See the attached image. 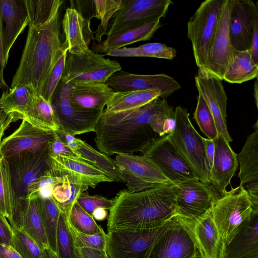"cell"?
<instances>
[{"label": "cell", "mask_w": 258, "mask_h": 258, "mask_svg": "<svg viewBox=\"0 0 258 258\" xmlns=\"http://www.w3.org/2000/svg\"><path fill=\"white\" fill-rule=\"evenodd\" d=\"M112 200L107 231L154 228L162 226L176 214L174 184L137 192L123 189Z\"/></svg>", "instance_id": "6da1fadb"}, {"label": "cell", "mask_w": 258, "mask_h": 258, "mask_svg": "<svg viewBox=\"0 0 258 258\" xmlns=\"http://www.w3.org/2000/svg\"><path fill=\"white\" fill-rule=\"evenodd\" d=\"M163 101L157 98L143 106L127 110H104L94 132L99 151L108 156L141 152L156 136L153 135L149 123Z\"/></svg>", "instance_id": "7a4b0ae2"}, {"label": "cell", "mask_w": 258, "mask_h": 258, "mask_svg": "<svg viewBox=\"0 0 258 258\" xmlns=\"http://www.w3.org/2000/svg\"><path fill=\"white\" fill-rule=\"evenodd\" d=\"M60 10L44 24L28 26L25 45L11 88L25 85L40 95L54 66L67 50L60 40Z\"/></svg>", "instance_id": "3957f363"}, {"label": "cell", "mask_w": 258, "mask_h": 258, "mask_svg": "<svg viewBox=\"0 0 258 258\" xmlns=\"http://www.w3.org/2000/svg\"><path fill=\"white\" fill-rule=\"evenodd\" d=\"M176 124L169 138L192 170L196 178L210 185V170L207 160L204 138L196 131L186 109L177 106Z\"/></svg>", "instance_id": "277c9868"}, {"label": "cell", "mask_w": 258, "mask_h": 258, "mask_svg": "<svg viewBox=\"0 0 258 258\" xmlns=\"http://www.w3.org/2000/svg\"><path fill=\"white\" fill-rule=\"evenodd\" d=\"M211 211L222 244H227L251 217L253 209L246 189L239 185L218 197Z\"/></svg>", "instance_id": "5b68a950"}, {"label": "cell", "mask_w": 258, "mask_h": 258, "mask_svg": "<svg viewBox=\"0 0 258 258\" xmlns=\"http://www.w3.org/2000/svg\"><path fill=\"white\" fill-rule=\"evenodd\" d=\"M176 224L174 216L162 226L154 228L107 231L106 253L109 258H148L155 242Z\"/></svg>", "instance_id": "8992f818"}, {"label": "cell", "mask_w": 258, "mask_h": 258, "mask_svg": "<svg viewBox=\"0 0 258 258\" xmlns=\"http://www.w3.org/2000/svg\"><path fill=\"white\" fill-rule=\"evenodd\" d=\"M224 1L203 2L187 22V37L191 42L194 56L198 68H205L206 66Z\"/></svg>", "instance_id": "52a82bcc"}, {"label": "cell", "mask_w": 258, "mask_h": 258, "mask_svg": "<svg viewBox=\"0 0 258 258\" xmlns=\"http://www.w3.org/2000/svg\"><path fill=\"white\" fill-rule=\"evenodd\" d=\"M104 56L90 49L80 54L67 53L60 81L64 84L106 83L113 74L121 70V67L118 61Z\"/></svg>", "instance_id": "ba28073f"}, {"label": "cell", "mask_w": 258, "mask_h": 258, "mask_svg": "<svg viewBox=\"0 0 258 258\" xmlns=\"http://www.w3.org/2000/svg\"><path fill=\"white\" fill-rule=\"evenodd\" d=\"M51 104L59 130L74 135L94 132L103 111H88L74 106L69 97L68 84L59 82L52 97Z\"/></svg>", "instance_id": "9c48e42d"}, {"label": "cell", "mask_w": 258, "mask_h": 258, "mask_svg": "<svg viewBox=\"0 0 258 258\" xmlns=\"http://www.w3.org/2000/svg\"><path fill=\"white\" fill-rule=\"evenodd\" d=\"M170 0H124L106 33L107 37L165 17Z\"/></svg>", "instance_id": "30bf717a"}, {"label": "cell", "mask_w": 258, "mask_h": 258, "mask_svg": "<svg viewBox=\"0 0 258 258\" xmlns=\"http://www.w3.org/2000/svg\"><path fill=\"white\" fill-rule=\"evenodd\" d=\"M173 184L197 178L190 166L170 140L156 136L141 152Z\"/></svg>", "instance_id": "8fae6325"}, {"label": "cell", "mask_w": 258, "mask_h": 258, "mask_svg": "<svg viewBox=\"0 0 258 258\" xmlns=\"http://www.w3.org/2000/svg\"><path fill=\"white\" fill-rule=\"evenodd\" d=\"M116 161L127 190L137 192L161 185L173 184L147 156L119 154Z\"/></svg>", "instance_id": "7c38bea8"}, {"label": "cell", "mask_w": 258, "mask_h": 258, "mask_svg": "<svg viewBox=\"0 0 258 258\" xmlns=\"http://www.w3.org/2000/svg\"><path fill=\"white\" fill-rule=\"evenodd\" d=\"M195 80L199 94L205 100L214 117L218 136L229 144L233 139L227 129V96L222 80L203 67L198 68Z\"/></svg>", "instance_id": "4fadbf2b"}, {"label": "cell", "mask_w": 258, "mask_h": 258, "mask_svg": "<svg viewBox=\"0 0 258 258\" xmlns=\"http://www.w3.org/2000/svg\"><path fill=\"white\" fill-rule=\"evenodd\" d=\"M176 193V214L193 219L201 217L211 210L217 198L212 188L197 178L174 184Z\"/></svg>", "instance_id": "5bb4252c"}, {"label": "cell", "mask_w": 258, "mask_h": 258, "mask_svg": "<svg viewBox=\"0 0 258 258\" xmlns=\"http://www.w3.org/2000/svg\"><path fill=\"white\" fill-rule=\"evenodd\" d=\"M55 137V132L43 130L23 119L13 134L2 140L0 154L8 161L23 153L43 152Z\"/></svg>", "instance_id": "9a60e30c"}, {"label": "cell", "mask_w": 258, "mask_h": 258, "mask_svg": "<svg viewBox=\"0 0 258 258\" xmlns=\"http://www.w3.org/2000/svg\"><path fill=\"white\" fill-rule=\"evenodd\" d=\"M175 218L189 235L202 258H219L222 241L211 210L197 218L177 215Z\"/></svg>", "instance_id": "2e32d148"}, {"label": "cell", "mask_w": 258, "mask_h": 258, "mask_svg": "<svg viewBox=\"0 0 258 258\" xmlns=\"http://www.w3.org/2000/svg\"><path fill=\"white\" fill-rule=\"evenodd\" d=\"M7 161L16 200L26 198L28 186L50 170L47 149L41 152L23 153Z\"/></svg>", "instance_id": "e0dca14e"}, {"label": "cell", "mask_w": 258, "mask_h": 258, "mask_svg": "<svg viewBox=\"0 0 258 258\" xmlns=\"http://www.w3.org/2000/svg\"><path fill=\"white\" fill-rule=\"evenodd\" d=\"M106 83L115 92L158 90L162 100L181 88L174 79L165 74L138 75L121 70L113 74Z\"/></svg>", "instance_id": "ac0fdd59"}, {"label": "cell", "mask_w": 258, "mask_h": 258, "mask_svg": "<svg viewBox=\"0 0 258 258\" xmlns=\"http://www.w3.org/2000/svg\"><path fill=\"white\" fill-rule=\"evenodd\" d=\"M258 18V4L251 0H232L228 30L233 49L249 50L254 24Z\"/></svg>", "instance_id": "d6986e66"}, {"label": "cell", "mask_w": 258, "mask_h": 258, "mask_svg": "<svg viewBox=\"0 0 258 258\" xmlns=\"http://www.w3.org/2000/svg\"><path fill=\"white\" fill-rule=\"evenodd\" d=\"M232 0H224L220 10L216 31L206 67L208 72L223 81V77L231 55L228 21Z\"/></svg>", "instance_id": "ffe728a7"}, {"label": "cell", "mask_w": 258, "mask_h": 258, "mask_svg": "<svg viewBox=\"0 0 258 258\" xmlns=\"http://www.w3.org/2000/svg\"><path fill=\"white\" fill-rule=\"evenodd\" d=\"M9 221L13 228L25 233L42 248L49 247L37 199L16 200Z\"/></svg>", "instance_id": "44dd1931"}, {"label": "cell", "mask_w": 258, "mask_h": 258, "mask_svg": "<svg viewBox=\"0 0 258 258\" xmlns=\"http://www.w3.org/2000/svg\"><path fill=\"white\" fill-rule=\"evenodd\" d=\"M47 158L50 170L56 176H67L93 188L101 182L112 181L103 172L82 159L48 155Z\"/></svg>", "instance_id": "7402d4cb"}, {"label": "cell", "mask_w": 258, "mask_h": 258, "mask_svg": "<svg viewBox=\"0 0 258 258\" xmlns=\"http://www.w3.org/2000/svg\"><path fill=\"white\" fill-rule=\"evenodd\" d=\"M214 141L215 152L210 170V185L221 196L227 191L226 187L237 170L238 161L237 154L223 138L218 136Z\"/></svg>", "instance_id": "603a6c76"}, {"label": "cell", "mask_w": 258, "mask_h": 258, "mask_svg": "<svg viewBox=\"0 0 258 258\" xmlns=\"http://www.w3.org/2000/svg\"><path fill=\"white\" fill-rule=\"evenodd\" d=\"M65 36L63 47L68 53L74 54L84 52L89 48L93 32L90 28V21L74 7L66 10L62 21Z\"/></svg>", "instance_id": "cb8c5ba5"}, {"label": "cell", "mask_w": 258, "mask_h": 258, "mask_svg": "<svg viewBox=\"0 0 258 258\" xmlns=\"http://www.w3.org/2000/svg\"><path fill=\"white\" fill-rule=\"evenodd\" d=\"M198 252L189 235L177 223L155 242L148 258H190Z\"/></svg>", "instance_id": "d4e9b609"}, {"label": "cell", "mask_w": 258, "mask_h": 258, "mask_svg": "<svg viewBox=\"0 0 258 258\" xmlns=\"http://www.w3.org/2000/svg\"><path fill=\"white\" fill-rule=\"evenodd\" d=\"M68 84L71 103L77 108L88 111H103L115 92L106 83L77 82Z\"/></svg>", "instance_id": "484cf974"}, {"label": "cell", "mask_w": 258, "mask_h": 258, "mask_svg": "<svg viewBox=\"0 0 258 258\" xmlns=\"http://www.w3.org/2000/svg\"><path fill=\"white\" fill-rule=\"evenodd\" d=\"M4 55L7 63L10 51L16 39L29 25L26 8L22 1L0 0Z\"/></svg>", "instance_id": "4316f807"}, {"label": "cell", "mask_w": 258, "mask_h": 258, "mask_svg": "<svg viewBox=\"0 0 258 258\" xmlns=\"http://www.w3.org/2000/svg\"><path fill=\"white\" fill-rule=\"evenodd\" d=\"M219 258H258V212H253L228 244H222Z\"/></svg>", "instance_id": "83f0119b"}, {"label": "cell", "mask_w": 258, "mask_h": 258, "mask_svg": "<svg viewBox=\"0 0 258 258\" xmlns=\"http://www.w3.org/2000/svg\"><path fill=\"white\" fill-rule=\"evenodd\" d=\"M161 26L160 19H158L107 37L104 41L94 44L93 48L95 52L105 55L110 50L150 39Z\"/></svg>", "instance_id": "f1b7e54d"}, {"label": "cell", "mask_w": 258, "mask_h": 258, "mask_svg": "<svg viewBox=\"0 0 258 258\" xmlns=\"http://www.w3.org/2000/svg\"><path fill=\"white\" fill-rule=\"evenodd\" d=\"M254 131L246 139L240 152L237 154L240 165L238 177L240 185L258 181V125L255 122Z\"/></svg>", "instance_id": "f546056e"}, {"label": "cell", "mask_w": 258, "mask_h": 258, "mask_svg": "<svg viewBox=\"0 0 258 258\" xmlns=\"http://www.w3.org/2000/svg\"><path fill=\"white\" fill-rule=\"evenodd\" d=\"M258 64L251 57L249 50H233L223 77L224 80L231 84H241L257 78Z\"/></svg>", "instance_id": "4dcf8cb0"}, {"label": "cell", "mask_w": 258, "mask_h": 258, "mask_svg": "<svg viewBox=\"0 0 258 258\" xmlns=\"http://www.w3.org/2000/svg\"><path fill=\"white\" fill-rule=\"evenodd\" d=\"M35 92L25 85H19L4 91L0 106L7 113H13L20 119L27 118L32 110Z\"/></svg>", "instance_id": "1f68e13d"}, {"label": "cell", "mask_w": 258, "mask_h": 258, "mask_svg": "<svg viewBox=\"0 0 258 258\" xmlns=\"http://www.w3.org/2000/svg\"><path fill=\"white\" fill-rule=\"evenodd\" d=\"M75 152L81 159L103 172L112 181L124 182L116 161L109 156L96 150L81 139Z\"/></svg>", "instance_id": "d6a6232c"}, {"label": "cell", "mask_w": 258, "mask_h": 258, "mask_svg": "<svg viewBox=\"0 0 258 258\" xmlns=\"http://www.w3.org/2000/svg\"><path fill=\"white\" fill-rule=\"evenodd\" d=\"M160 96L161 92L158 90L114 92L104 110L117 112L138 108Z\"/></svg>", "instance_id": "836d02e7"}, {"label": "cell", "mask_w": 258, "mask_h": 258, "mask_svg": "<svg viewBox=\"0 0 258 258\" xmlns=\"http://www.w3.org/2000/svg\"><path fill=\"white\" fill-rule=\"evenodd\" d=\"M105 55L115 57H149L171 60L176 55L173 47L159 43L144 44L135 47H125L109 50Z\"/></svg>", "instance_id": "e575fe53"}, {"label": "cell", "mask_w": 258, "mask_h": 258, "mask_svg": "<svg viewBox=\"0 0 258 258\" xmlns=\"http://www.w3.org/2000/svg\"><path fill=\"white\" fill-rule=\"evenodd\" d=\"M62 178V182L54 187L52 197L61 212L66 217H69L78 198L89 187L70 179L67 176H63Z\"/></svg>", "instance_id": "d590c367"}, {"label": "cell", "mask_w": 258, "mask_h": 258, "mask_svg": "<svg viewBox=\"0 0 258 258\" xmlns=\"http://www.w3.org/2000/svg\"><path fill=\"white\" fill-rule=\"evenodd\" d=\"M24 119L45 130L56 132L59 130L51 103L36 93L34 95L31 112L28 117Z\"/></svg>", "instance_id": "8d00e7d4"}, {"label": "cell", "mask_w": 258, "mask_h": 258, "mask_svg": "<svg viewBox=\"0 0 258 258\" xmlns=\"http://www.w3.org/2000/svg\"><path fill=\"white\" fill-rule=\"evenodd\" d=\"M37 200L49 248L56 253V235L61 211L52 197Z\"/></svg>", "instance_id": "74e56055"}, {"label": "cell", "mask_w": 258, "mask_h": 258, "mask_svg": "<svg viewBox=\"0 0 258 258\" xmlns=\"http://www.w3.org/2000/svg\"><path fill=\"white\" fill-rule=\"evenodd\" d=\"M29 25L38 26L47 22L63 3L61 0H23Z\"/></svg>", "instance_id": "f35d334b"}, {"label": "cell", "mask_w": 258, "mask_h": 258, "mask_svg": "<svg viewBox=\"0 0 258 258\" xmlns=\"http://www.w3.org/2000/svg\"><path fill=\"white\" fill-rule=\"evenodd\" d=\"M124 0L92 1L94 17L100 20V24L95 31L94 40L98 43L102 41V37L106 34L109 22L121 7Z\"/></svg>", "instance_id": "ab89813d"}, {"label": "cell", "mask_w": 258, "mask_h": 258, "mask_svg": "<svg viewBox=\"0 0 258 258\" xmlns=\"http://www.w3.org/2000/svg\"><path fill=\"white\" fill-rule=\"evenodd\" d=\"M15 201L8 162L0 154V214L9 221L12 217Z\"/></svg>", "instance_id": "60d3db41"}, {"label": "cell", "mask_w": 258, "mask_h": 258, "mask_svg": "<svg viewBox=\"0 0 258 258\" xmlns=\"http://www.w3.org/2000/svg\"><path fill=\"white\" fill-rule=\"evenodd\" d=\"M175 110L168 104L166 100H163L153 115L149 125L155 134L162 137L171 134L175 129Z\"/></svg>", "instance_id": "b9f144b4"}, {"label": "cell", "mask_w": 258, "mask_h": 258, "mask_svg": "<svg viewBox=\"0 0 258 258\" xmlns=\"http://www.w3.org/2000/svg\"><path fill=\"white\" fill-rule=\"evenodd\" d=\"M56 254L59 258H77L75 246L67 217L60 213L56 235Z\"/></svg>", "instance_id": "7bdbcfd3"}, {"label": "cell", "mask_w": 258, "mask_h": 258, "mask_svg": "<svg viewBox=\"0 0 258 258\" xmlns=\"http://www.w3.org/2000/svg\"><path fill=\"white\" fill-rule=\"evenodd\" d=\"M67 220L75 247L90 248L106 252L107 234L103 229L95 234H87L76 229L68 217Z\"/></svg>", "instance_id": "ee69618b"}, {"label": "cell", "mask_w": 258, "mask_h": 258, "mask_svg": "<svg viewBox=\"0 0 258 258\" xmlns=\"http://www.w3.org/2000/svg\"><path fill=\"white\" fill-rule=\"evenodd\" d=\"M62 181V177L56 176L49 170L28 186L26 199L51 197L54 187L61 183Z\"/></svg>", "instance_id": "f6af8a7d"}, {"label": "cell", "mask_w": 258, "mask_h": 258, "mask_svg": "<svg viewBox=\"0 0 258 258\" xmlns=\"http://www.w3.org/2000/svg\"><path fill=\"white\" fill-rule=\"evenodd\" d=\"M13 230L10 246L21 258H39L43 248L22 231L14 228Z\"/></svg>", "instance_id": "bcb514c9"}, {"label": "cell", "mask_w": 258, "mask_h": 258, "mask_svg": "<svg viewBox=\"0 0 258 258\" xmlns=\"http://www.w3.org/2000/svg\"><path fill=\"white\" fill-rule=\"evenodd\" d=\"M194 118L202 132L208 139L214 140L218 136L214 117L206 102L200 94L197 97Z\"/></svg>", "instance_id": "7dc6e473"}, {"label": "cell", "mask_w": 258, "mask_h": 258, "mask_svg": "<svg viewBox=\"0 0 258 258\" xmlns=\"http://www.w3.org/2000/svg\"><path fill=\"white\" fill-rule=\"evenodd\" d=\"M68 218L76 229L85 233L93 234L103 229L92 216L85 211L77 202L73 205Z\"/></svg>", "instance_id": "c3c4849f"}, {"label": "cell", "mask_w": 258, "mask_h": 258, "mask_svg": "<svg viewBox=\"0 0 258 258\" xmlns=\"http://www.w3.org/2000/svg\"><path fill=\"white\" fill-rule=\"evenodd\" d=\"M67 53L68 51L66 50L54 66L42 89L40 95L50 103H51L52 95L60 81Z\"/></svg>", "instance_id": "681fc988"}, {"label": "cell", "mask_w": 258, "mask_h": 258, "mask_svg": "<svg viewBox=\"0 0 258 258\" xmlns=\"http://www.w3.org/2000/svg\"><path fill=\"white\" fill-rule=\"evenodd\" d=\"M77 202L91 215L95 209L99 208L109 210L112 205V200L99 195L91 196L86 191L80 195Z\"/></svg>", "instance_id": "f907efd6"}, {"label": "cell", "mask_w": 258, "mask_h": 258, "mask_svg": "<svg viewBox=\"0 0 258 258\" xmlns=\"http://www.w3.org/2000/svg\"><path fill=\"white\" fill-rule=\"evenodd\" d=\"M47 152V155L49 156H63L81 159L80 156L62 142L56 134L55 138L48 143Z\"/></svg>", "instance_id": "816d5d0a"}, {"label": "cell", "mask_w": 258, "mask_h": 258, "mask_svg": "<svg viewBox=\"0 0 258 258\" xmlns=\"http://www.w3.org/2000/svg\"><path fill=\"white\" fill-rule=\"evenodd\" d=\"M13 230L7 218L0 214V242L11 246Z\"/></svg>", "instance_id": "f5cc1de1"}, {"label": "cell", "mask_w": 258, "mask_h": 258, "mask_svg": "<svg viewBox=\"0 0 258 258\" xmlns=\"http://www.w3.org/2000/svg\"><path fill=\"white\" fill-rule=\"evenodd\" d=\"M77 258H109L106 252L87 247H75Z\"/></svg>", "instance_id": "db71d44e"}, {"label": "cell", "mask_w": 258, "mask_h": 258, "mask_svg": "<svg viewBox=\"0 0 258 258\" xmlns=\"http://www.w3.org/2000/svg\"><path fill=\"white\" fill-rule=\"evenodd\" d=\"M3 25L0 15V89H8L9 88L4 78V70L7 64L6 62L3 41Z\"/></svg>", "instance_id": "11a10c76"}, {"label": "cell", "mask_w": 258, "mask_h": 258, "mask_svg": "<svg viewBox=\"0 0 258 258\" xmlns=\"http://www.w3.org/2000/svg\"><path fill=\"white\" fill-rule=\"evenodd\" d=\"M19 119V118L16 115L5 112L0 106V136H4L5 131L10 124Z\"/></svg>", "instance_id": "9f6ffc18"}, {"label": "cell", "mask_w": 258, "mask_h": 258, "mask_svg": "<svg viewBox=\"0 0 258 258\" xmlns=\"http://www.w3.org/2000/svg\"><path fill=\"white\" fill-rule=\"evenodd\" d=\"M254 62L258 64V18L256 19L249 49Z\"/></svg>", "instance_id": "6f0895ef"}, {"label": "cell", "mask_w": 258, "mask_h": 258, "mask_svg": "<svg viewBox=\"0 0 258 258\" xmlns=\"http://www.w3.org/2000/svg\"><path fill=\"white\" fill-rule=\"evenodd\" d=\"M246 190L251 202L253 211L258 212V181L245 185Z\"/></svg>", "instance_id": "680465c9"}, {"label": "cell", "mask_w": 258, "mask_h": 258, "mask_svg": "<svg viewBox=\"0 0 258 258\" xmlns=\"http://www.w3.org/2000/svg\"><path fill=\"white\" fill-rule=\"evenodd\" d=\"M204 143L206 158L211 170L215 152V142L214 140L204 138Z\"/></svg>", "instance_id": "91938a15"}, {"label": "cell", "mask_w": 258, "mask_h": 258, "mask_svg": "<svg viewBox=\"0 0 258 258\" xmlns=\"http://www.w3.org/2000/svg\"><path fill=\"white\" fill-rule=\"evenodd\" d=\"M0 258H21L11 246L0 242Z\"/></svg>", "instance_id": "94428289"}, {"label": "cell", "mask_w": 258, "mask_h": 258, "mask_svg": "<svg viewBox=\"0 0 258 258\" xmlns=\"http://www.w3.org/2000/svg\"><path fill=\"white\" fill-rule=\"evenodd\" d=\"M107 210L99 208L95 209L92 213V216L93 218L98 221H103L108 217Z\"/></svg>", "instance_id": "6125c7cd"}, {"label": "cell", "mask_w": 258, "mask_h": 258, "mask_svg": "<svg viewBox=\"0 0 258 258\" xmlns=\"http://www.w3.org/2000/svg\"><path fill=\"white\" fill-rule=\"evenodd\" d=\"M39 258H59L57 254L49 247L43 249L42 253Z\"/></svg>", "instance_id": "be15d7a7"}, {"label": "cell", "mask_w": 258, "mask_h": 258, "mask_svg": "<svg viewBox=\"0 0 258 258\" xmlns=\"http://www.w3.org/2000/svg\"><path fill=\"white\" fill-rule=\"evenodd\" d=\"M257 92H258V83L257 78H256L255 83L253 86V96L255 100V104L256 107H258V100H257Z\"/></svg>", "instance_id": "e7e4bbea"}, {"label": "cell", "mask_w": 258, "mask_h": 258, "mask_svg": "<svg viewBox=\"0 0 258 258\" xmlns=\"http://www.w3.org/2000/svg\"><path fill=\"white\" fill-rule=\"evenodd\" d=\"M190 258H202V257L198 251V252L195 255H194V256H191Z\"/></svg>", "instance_id": "03108f58"}]
</instances>
